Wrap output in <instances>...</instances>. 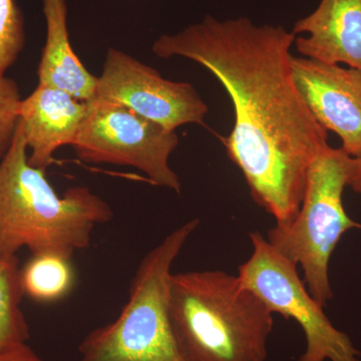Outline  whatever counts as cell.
Returning <instances> with one entry per match:
<instances>
[{"label": "cell", "mask_w": 361, "mask_h": 361, "mask_svg": "<svg viewBox=\"0 0 361 361\" xmlns=\"http://www.w3.org/2000/svg\"><path fill=\"white\" fill-rule=\"evenodd\" d=\"M21 97L13 78L0 75V161L6 155L20 121Z\"/></svg>", "instance_id": "obj_16"}, {"label": "cell", "mask_w": 361, "mask_h": 361, "mask_svg": "<svg viewBox=\"0 0 361 361\" xmlns=\"http://www.w3.org/2000/svg\"><path fill=\"white\" fill-rule=\"evenodd\" d=\"M114 218L111 206L89 187L75 186L59 196L45 170L28 161L18 121L11 148L0 161V258L51 253L73 258L89 248L94 227Z\"/></svg>", "instance_id": "obj_2"}, {"label": "cell", "mask_w": 361, "mask_h": 361, "mask_svg": "<svg viewBox=\"0 0 361 361\" xmlns=\"http://www.w3.org/2000/svg\"><path fill=\"white\" fill-rule=\"evenodd\" d=\"M44 14L47 40L37 70L39 85L65 90L82 102L92 101L99 77L85 68L71 47L66 0H44Z\"/></svg>", "instance_id": "obj_12"}, {"label": "cell", "mask_w": 361, "mask_h": 361, "mask_svg": "<svg viewBox=\"0 0 361 361\" xmlns=\"http://www.w3.org/2000/svg\"><path fill=\"white\" fill-rule=\"evenodd\" d=\"M94 99L120 104L166 129L204 122L208 106L188 82H172L125 52L110 49Z\"/></svg>", "instance_id": "obj_8"}, {"label": "cell", "mask_w": 361, "mask_h": 361, "mask_svg": "<svg viewBox=\"0 0 361 361\" xmlns=\"http://www.w3.org/2000/svg\"><path fill=\"white\" fill-rule=\"evenodd\" d=\"M23 295L39 303H51L66 298L75 284L71 259L56 254H32L20 268Z\"/></svg>", "instance_id": "obj_13"}, {"label": "cell", "mask_w": 361, "mask_h": 361, "mask_svg": "<svg viewBox=\"0 0 361 361\" xmlns=\"http://www.w3.org/2000/svg\"><path fill=\"white\" fill-rule=\"evenodd\" d=\"M295 35L283 26L255 25L249 18L201 23L161 35L158 58L182 56L205 66L227 90L235 111L228 137H220L241 171L254 202L290 224L305 191L310 166L329 146L294 82L290 49Z\"/></svg>", "instance_id": "obj_1"}, {"label": "cell", "mask_w": 361, "mask_h": 361, "mask_svg": "<svg viewBox=\"0 0 361 361\" xmlns=\"http://www.w3.org/2000/svg\"><path fill=\"white\" fill-rule=\"evenodd\" d=\"M89 111V102L75 99L65 90L39 85L21 99L23 125L32 167L47 170L56 149L73 144Z\"/></svg>", "instance_id": "obj_10"}, {"label": "cell", "mask_w": 361, "mask_h": 361, "mask_svg": "<svg viewBox=\"0 0 361 361\" xmlns=\"http://www.w3.org/2000/svg\"><path fill=\"white\" fill-rule=\"evenodd\" d=\"M348 186L355 192L361 195V155L355 158L353 173L349 179Z\"/></svg>", "instance_id": "obj_18"}, {"label": "cell", "mask_w": 361, "mask_h": 361, "mask_svg": "<svg viewBox=\"0 0 361 361\" xmlns=\"http://www.w3.org/2000/svg\"><path fill=\"white\" fill-rule=\"evenodd\" d=\"M200 220L188 221L142 259L116 320L90 331L80 361H183L170 324L172 267Z\"/></svg>", "instance_id": "obj_4"}, {"label": "cell", "mask_w": 361, "mask_h": 361, "mask_svg": "<svg viewBox=\"0 0 361 361\" xmlns=\"http://www.w3.org/2000/svg\"><path fill=\"white\" fill-rule=\"evenodd\" d=\"M23 296L18 257L0 258V349L30 339V327L20 308Z\"/></svg>", "instance_id": "obj_14"}, {"label": "cell", "mask_w": 361, "mask_h": 361, "mask_svg": "<svg viewBox=\"0 0 361 361\" xmlns=\"http://www.w3.org/2000/svg\"><path fill=\"white\" fill-rule=\"evenodd\" d=\"M253 252L238 268L241 283L285 319L295 320L305 336L306 348L297 361H360V353L348 334L336 329L323 307L311 296L297 272L260 232L249 234Z\"/></svg>", "instance_id": "obj_6"}, {"label": "cell", "mask_w": 361, "mask_h": 361, "mask_svg": "<svg viewBox=\"0 0 361 361\" xmlns=\"http://www.w3.org/2000/svg\"><path fill=\"white\" fill-rule=\"evenodd\" d=\"M297 89L320 126L336 133L341 149L361 155V70L291 56Z\"/></svg>", "instance_id": "obj_9"}, {"label": "cell", "mask_w": 361, "mask_h": 361, "mask_svg": "<svg viewBox=\"0 0 361 361\" xmlns=\"http://www.w3.org/2000/svg\"><path fill=\"white\" fill-rule=\"evenodd\" d=\"M169 316L183 361H266L272 311L238 276L220 270L173 274Z\"/></svg>", "instance_id": "obj_3"}, {"label": "cell", "mask_w": 361, "mask_h": 361, "mask_svg": "<svg viewBox=\"0 0 361 361\" xmlns=\"http://www.w3.org/2000/svg\"><path fill=\"white\" fill-rule=\"evenodd\" d=\"M178 145L175 130L126 106L94 99L71 147L87 163L129 166L145 173L151 184L180 193L179 177L169 165Z\"/></svg>", "instance_id": "obj_7"}, {"label": "cell", "mask_w": 361, "mask_h": 361, "mask_svg": "<svg viewBox=\"0 0 361 361\" xmlns=\"http://www.w3.org/2000/svg\"><path fill=\"white\" fill-rule=\"evenodd\" d=\"M355 158L329 146L311 163L302 203L290 224L268 231V242L284 257L300 265L304 283L322 307L334 298L329 262L342 235L360 229L342 204Z\"/></svg>", "instance_id": "obj_5"}, {"label": "cell", "mask_w": 361, "mask_h": 361, "mask_svg": "<svg viewBox=\"0 0 361 361\" xmlns=\"http://www.w3.org/2000/svg\"><path fill=\"white\" fill-rule=\"evenodd\" d=\"M0 361H44L27 343L0 349Z\"/></svg>", "instance_id": "obj_17"}, {"label": "cell", "mask_w": 361, "mask_h": 361, "mask_svg": "<svg viewBox=\"0 0 361 361\" xmlns=\"http://www.w3.org/2000/svg\"><path fill=\"white\" fill-rule=\"evenodd\" d=\"M25 20L16 0H0V75L18 61L25 47Z\"/></svg>", "instance_id": "obj_15"}, {"label": "cell", "mask_w": 361, "mask_h": 361, "mask_svg": "<svg viewBox=\"0 0 361 361\" xmlns=\"http://www.w3.org/2000/svg\"><path fill=\"white\" fill-rule=\"evenodd\" d=\"M292 32L299 54L322 63L361 70V0H320L310 16L296 21Z\"/></svg>", "instance_id": "obj_11"}]
</instances>
